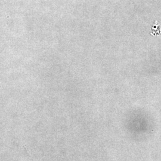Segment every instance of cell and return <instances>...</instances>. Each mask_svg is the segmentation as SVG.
<instances>
[{
  "mask_svg": "<svg viewBox=\"0 0 161 161\" xmlns=\"http://www.w3.org/2000/svg\"><path fill=\"white\" fill-rule=\"evenodd\" d=\"M150 34L154 36H159L161 34V26L158 23L155 22L154 25L152 28V32Z\"/></svg>",
  "mask_w": 161,
  "mask_h": 161,
  "instance_id": "1",
  "label": "cell"
}]
</instances>
